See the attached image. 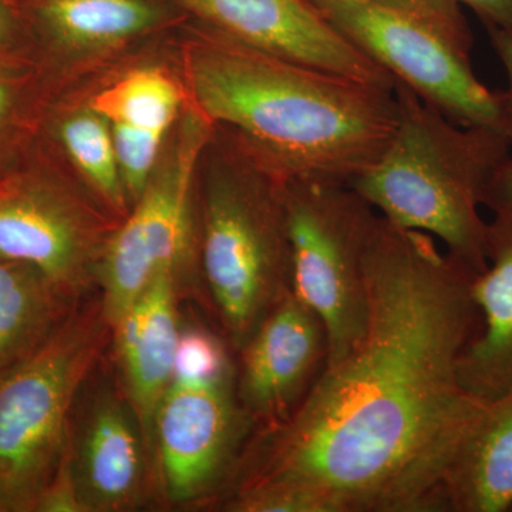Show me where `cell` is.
Returning <instances> with one entry per match:
<instances>
[{
    "label": "cell",
    "mask_w": 512,
    "mask_h": 512,
    "mask_svg": "<svg viewBox=\"0 0 512 512\" xmlns=\"http://www.w3.org/2000/svg\"><path fill=\"white\" fill-rule=\"evenodd\" d=\"M474 275L379 214L365 336L292 416L256 430L228 495L266 488L288 512H439L444 474L485 406L458 379L481 325Z\"/></svg>",
    "instance_id": "6da1fadb"
},
{
    "label": "cell",
    "mask_w": 512,
    "mask_h": 512,
    "mask_svg": "<svg viewBox=\"0 0 512 512\" xmlns=\"http://www.w3.org/2000/svg\"><path fill=\"white\" fill-rule=\"evenodd\" d=\"M212 32L188 60L198 111L232 128L286 177L349 185L383 153L399 123L396 90Z\"/></svg>",
    "instance_id": "7a4b0ae2"
},
{
    "label": "cell",
    "mask_w": 512,
    "mask_h": 512,
    "mask_svg": "<svg viewBox=\"0 0 512 512\" xmlns=\"http://www.w3.org/2000/svg\"><path fill=\"white\" fill-rule=\"evenodd\" d=\"M399 123L383 153L349 187L387 221L436 237L474 274L487 268L480 207L491 174L510 156L503 134L448 120L397 83Z\"/></svg>",
    "instance_id": "3957f363"
},
{
    "label": "cell",
    "mask_w": 512,
    "mask_h": 512,
    "mask_svg": "<svg viewBox=\"0 0 512 512\" xmlns=\"http://www.w3.org/2000/svg\"><path fill=\"white\" fill-rule=\"evenodd\" d=\"M244 144L241 164L235 160L212 173L202 229L205 282L225 338L237 352L292 289L285 211L289 178Z\"/></svg>",
    "instance_id": "277c9868"
},
{
    "label": "cell",
    "mask_w": 512,
    "mask_h": 512,
    "mask_svg": "<svg viewBox=\"0 0 512 512\" xmlns=\"http://www.w3.org/2000/svg\"><path fill=\"white\" fill-rule=\"evenodd\" d=\"M111 333L101 299L76 305L39 350L0 376V512H35L69 448L74 403Z\"/></svg>",
    "instance_id": "5b68a950"
},
{
    "label": "cell",
    "mask_w": 512,
    "mask_h": 512,
    "mask_svg": "<svg viewBox=\"0 0 512 512\" xmlns=\"http://www.w3.org/2000/svg\"><path fill=\"white\" fill-rule=\"evenodd\" d=\"M396 82L448 120L500 133L497 92L471 64L473 35L454 0H308Z\"/></svg>",
    "instance_id": "8992f818"
},
{
    "label": "cell",
    "mask_w": 512,
    "mask_h": 512,
    "mask_svg": "<svg viewBox=\"0 0 512 512\" xmlns=\"http://www.w3.org/2000/svg\"><path fill=\"white\" fill-rule=\"evenodd\" d=\"M285 211L292 291L325 325L333 366L365 336L367 252L379 214L349 185L299 178L286 183Z\"/></svg>",
    "instance_id": "52a82bcc"
},
{
    "label": "cell",
    "mask_w": 512,
    "mask_h": 512,
    "mask_svg": "<svg viewBox=\"0 0 512 512\" xmlns=\"http://www.w3.org/2000/svg\"><path fill=\"white\" fill-rule=\"evenodd\" d=\"M211 121L200 111L185 120L170 161L138 197L136 210L107 241L97 269L101 305L111 329L154 276L177 272L188 242V201Z\"/></svg>",
    "instance_id": "ba28073f"
},
{
    "label": "cell",
    "mask_w": 512,
    "mask_h": 512,
    "mask_svg": "<svg viewBox=\"0 0 512 512\" xmlns=\"http://www.w3.org/2000/svg\"><path fill=\"white\" fill-rule=\"evenodd\" d=\"M254 429L239 404L235 375L174 379L153 423L165 498L177 505L198 503L227 485Z\"/></svg>",
    "instance_id": "9c48e42d"
},
{
    "label": "cell",
    "mask_w": 512,
    "mask_h": 512,
    "mask_svg": "<svg viewBox=\"0 0 512 512\" xmlns=\"http://www.w3.org/2000/svg\"><path fill=\"white\" fill-rule=\"evenodd\" d=\"M184 13L266 55L396 90L308 0H173Z\"/></svg>",
    "instance_id": "30bf717a"
},
{
    "label": "cell",
    "mask_w": 512,
    "mask_h": 512,
    "mask_svg": "<svg viewBox=\"0 0 512 512\" xmlns=\"http://www.w3.org/2000/svg\"><path fill=\"white\" fill-rule=\"evenodd\" d=\"M328 335L315 312L285 293L238 350L235 390L255 429L292 416L328 363Z\"/></svg>",
    "instance_id": "8fae6325"
},
{
    "label": "cell",
    "mask_w": 512,
    "mask_h": 512,
    "mask_svg": "<svg viewBox=\"0 0 512 512\" xmlns=\"http://www.w3.org/2000/svg\"><path fill=\"white\" fill-rule=\"evenodd\" d=\"M0 259L33 266L73 302L97 282L100 264L82 212L30 184L0 185Z\"/></svg>",
    "instance_id": "7c38bea8"
},
{
    "label": "cell",
    "mask_w": 512,
    "mask_h": 512,
    "mask_svg": "<svg viewBox=\"0 0 512 512\" xmlns=\"http://www.w3.org/2000/svg\"><path fill=\"white\" fill-rule=\"evenodd\" d=\"M148 450L140 424L111 389L87 409L77 439H70L73 473L86 512L136 510L146 497Z\"/></svg>",
    "instance_id": "4fadbf2b"
},
{
    "label": "cell",
    "mask_w": 512,
    "mask_h": 512,
    "mask_svg": "<svg viewBox=\"0 0 512 512\" xmlns=\"http://www.w3.org/2000/svg\"><path fill=\"white\" fill-rule=\"evenodd\" d=\"M113 332L128 404L151 453L154 416L174 380L175 350L180 336L174 272L154 276Z\"/></svg>",
    "instance_id": "5bb4252c"
},
{
    "label": "cell",
    "mask_w": 512,
    "mask_h": 512,
    "mask_svg": "<svg viewBox=\"0 0 512 512\" xmlns=\"http://www.w3.org/2000/svg\"><path fill=\"white\" fill-rule=\"evenodd\" d=\"M471 293L481 325L460 357L458 379L490 403L512 390V221L488 222L487 268L474 275Z\"/></svg>",
    "instance_id": "9a60e30c"
},
{
    "label": "cell",
    "mask_w": 512,
    "mask_h": 512,
    "mask_svg": "<svg viewBox=\"0 0 512 512\" xmlns=\"http://www.w3.org/2000/svg\"><path fill=\"white\" fill-rule=\"evenodd\" d=\"M504 511H512V390L485 403L439 491V512Z\"/></svg>",
    "instance_id": "2e32d148"
},
{
    "label": "cell",
    "mask_w": 512,
    "mask_h": 512,
    "mask_svg": "<svg viewBox=\"0 0 512 512\" xmlns=\"http://www.w3.org/2000/svg\"><path fill=\"white\" fill-rule=\"evenodd\" d=\"M76 305L33 266L0 259V376L39 350Z\"/></svg>",
    "instance_id": "e0dca14e"
},
{
    "label": "cell",
    "mask_w": 512,
    "mask_h": 512,
    "mask_svg": "<svg viewBox=\"0 0 512 512\" xmlns=\"http://www.w3.org/2000/svg\"><path fill=\"white\" fill-rule=\"evenodd\" d=\"M173 0H40V18L50 30L77 46L121 42L153 29Z\"/></svg>",
    "instance_id": "ac0fdd59"
},
{
    "label": "cell",
    "mask_w": 512,
    "mask_h": 512,
    "mask_svg": "<svg viewBox=\"0 0 512 512\" xmlns=\"http://www.w3.org/2000/svg\"><path fill=\"white\" fill-rule=\"evenodd\" d=\"M181 96L170 76L137 70L107 87L92 100L93 113L113 124L165 133L180 109Z\"/></svg>",
    "instance_id": "d6986e66"
},
{
    "label": "cell",
    "mask_w": 512,
    "mask_h": 512,
    "mask_svg": "<svg viewBox=\"0 0 512 512\" xmlns=\"http://www.w3.org/2000/svg\"><path fill=\"white\" fill-rule=\"evenodd\" d=\"M62 140L67 153L79 165L97 190L113 207H123L121 180L113 134L107 130L99 114H80L67 120L62 127Z\"/></svg>",
    "instance_id": "ffe728a7"
},
{
    "label": "cell",
    "mask_w": 512,
    "mask_h": 512,
    "mask_svg": "<svg viewBox=\"0 0 512 512\" xmlns=\"http://www.w3.org/2000/svg\"><path fill=\"white\" fill-rule=\"evenodd\" d=\"M163 137L161 131L113 124V143L121 180L137 200L150 183Z\"/></svg>",
    "instance_id": "44dd1931"
},
{
    "label": "cell",
    "mask_w": 512,
    "mask_h": 512,
    "mask_svg": "<svg viewBox=\"0 0 512 512\" xmlns=\"http://www.w3.org/2000/svg\"><path fill=\"white\" fill-rule=\"evenodd\" d=\"M235 375L228 349L207 330L188 329L178 336L174 379L214 380Z\"/></svg>",
    "instance_id": "7402d4cb"
},
{
    "label": "cell",
    "mask_w": 512,
    "mask_h": 512,
    "mask_svg": "<svg viewBox=\"0 0 512 512\" xmlns=\"http://www.w3.org/2000/svg\"><path fill=\"white\" fill-rule=\"evenodd\" d=\"M35 512H86L73 473L70 444L55 476L37 500Z\"/></svg>",
    "instance_id": "603a6c76"
},
{
    "label": "cell",
    "mask_w": 512,
    "mask_h": 512,
    "mask_svg": "<svg viewBox=\"0 0 512 512\" xmlns=\"http://www.w3.org/2000/svg\"><path fill=\"white\" fill-rule=\"evenodd\" d=\"M495 55L507 74V87L497 92L500 133L512 147V33L500 29H487Z\"/></svg>",
    "instance_id": "cb8c5ba5"
},
{
    "label": "cell",
    "mask_w": 512,
    "mask_h": 512,
    "mask_svg": "<svg viewBox=\"0 0 512 512\" xmlns=\"http://www.w3.org/2000/svg\"><path fill=\"white\" fill-rule=\"evenodd\" d=\"M483 205L494 217L512 221V157L498 164L483 192Z\"/></svg>",
    "instance_id": "d4e9b609"
},
{
    "label": "cell",
    "mask_w": 512,
    "mask_h": 512,
    "mask_svg": "<svg viewBox=\"0 0 512 512\" xmlns=\"http://www.w3.org/2000/svg\"><path fill=\"white\" fill-rule=\"evenodd\" d=\"M463 8L473 10L485 29L512 33V0H454Z\"/></svg>",
    "instance_id": "484cf974"
},
{
    "label": "cell",
    "mask_w": 512,
    "mask_h": 512,
    "mask_svg": "<svg viewBox=\"0 0 512 512\" xmlns=\"http://www.w3.org/2000/svg\"><path fill=\"white\" fill-rule=\"evenodd\" d=\"M12 12L6 5L5 0H0V43L8 37L12 29Z\"/></svg>",
    "instance_id": "4316f807"
},
{
    "label": "cell",
    "mask_w": 512,
    "mask_h": 512,
    "mask_svg": "<svg viewBox=\"0 0 512 512\" xmlns=\"http://www.w3.org/2000/svg\"><path fill=\"white\" fill-rule=\"evenodd\" d=\"M9 106V92L6 90L5 86L0 84V119H2L3 114H5L6 109Z\"/></svg>",
    "instance_id": "83f0119b"
}]
</instances>
